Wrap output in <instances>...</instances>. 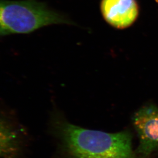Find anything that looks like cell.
I'll use <instances>...</instances> for the list:
<instances>
[{"instance_id":"obj_3","label":"cell","mask_w":158,"mask_h":158,"mask_svg":"<svg viewBox=\"0 0 158 158\" xmlns=\"http://www.w3.org/2000/svg\"><path fill=\"white\" fill-rule=\"evenodd\" d=\"M132 121L139 139L135 154L138 158H149L158 151V107L144 105L134 114Z\"/></svg>"},{"instance_id":"obj_1","label":"cell","mask_w":158,"mask_h":158,"mask_svg":"<svg viewBox=\"0 0 158 158\" xmlns=\"http://www.w3.org/2000/svg\"><path fill=\"white\" fill-rule=\"evenodd\" d=\"M52 131L66 158H138L129 130L112 134L86 129L58 116L53 119Z\"/></svg>"},{"instance_id":"obj_2","label":"cell","mask_w":158,"mask_h":158,"mask_svg":"<svg viewBox=\"0 0 158 158\" xmlns=\"http://www.w3.org/2000/svg\"><path fill=\"white\" fill-rule=\"evenodd\" d=\"M69 23L62 15L35 0H0V36L28 34L45 26Z\"/></svg>"},{"instance_id":"obj_6","label":"cell","mask_w":158,"mask_h":158,"mask_svg":"<svg viewBox=\"0 0 158 158\" xmlns=\"http://www.w3.org/2000/svg\"><path fill=\"white\" fill-rule=\"evenodd\" d=\"M155 1L157 3V5H158V0H155Z\"/></svg>"},{"instance_id":"obj_4","label":"cell","mask_w":158,"mask_h":158,"mask_svg":"<svg viewBox=\"0 0 158 158\" xmlns=\"http://www.w3.org/2000/svg\"><path fill=\"white\" fill-rule=\"evenodd\" d=\"M100 7L105 21L118 29L131 26L139 12L136 0H102Z\"/></svg>"},{"instance_id":"obj_5","label":"cell","mask_w":158,"mask_h":158,"mask_svg":"<svg viewBox=\"0 0 158 158\" xmlns=\"http://www.w3.org/2000/svg\"><path fill=\"white\" fill-rule=\"evenodd\" d=\"M23 146V138L18 129L0 118V158H17Z\"/></svg>"}]
</instances>
